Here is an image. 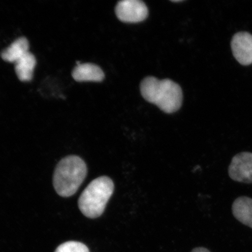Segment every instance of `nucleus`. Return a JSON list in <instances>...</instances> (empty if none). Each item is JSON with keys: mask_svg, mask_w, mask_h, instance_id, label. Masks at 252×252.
I'll use <instances>...</instances> for the list:
<instances>
[{"mask_svg": "<svg viewBox=\"0 0 252 252\" xmlns=\"http://www.w3.org/2000/svg\"><path fill=\"white\" fill-rule=\"evenodd\" d=\"M140 90L144 99L155 104L166 113H174L182 106L181 88L169 79L159 80L156 77H148L141 82Z\"/></svg>", "mask_w": 252, "mask_h": 252, "instance_id": "1", "label": "nucleus"}, {"mask_svg": "<svg viewBox=\"0 0 252 252\" xmlns=\"http://www.w3.org/2000/svg\"><path fill=\"white\" fill-rule=\"evenodd\" d=\"M87 175V166L84 160L77 156H68L56 166L53 186L60 196L70 197L76 193Z\"/></svg>", "mask_w": 252, "mask_h": 252, "instance_id": "2", "label": "nucleus"}, {"mask_svg": "<svg viewBox=\"0 0 252 252\" xmlns=\"http://www.w3.org/2000/svg\"><path fill=\"white\" fill-rule=\"evenodd\" d=\"M114 188V184L108 176L94 179L79 198L78 207L82 213L90 219H96L101 216Z\"/></svg>", "mask_w": 252, "mask_h": 252, "instance_id": "3", "label": "nucleus"}, {"mask_svg": "<svg viewBox=\"0 0 252 252\" xmlns=\"http://www.w3.org/2000/svg\"><path fill=\"white\" fill-rule=\"evenodd\" d=\"M116 16L124 23H137L147 18V5L140 0H124L119 1L115 8Z\"/></svg>", "mask_w": 252, "mask_h": 252, "instance_id": "4", "label": "nucleus"}, {"mask_svg": "<svg viewBox=\"0 0 252 252\" xmlns=\"http://www.w3.org/2000/svg\"><path fill=\"white\" fill-rule=\"evenodd\" d=\"M228 175L235 182L252 184V153L242 152L232 158Z\"/></svg>", "mask_w": 252, "mask_h": 252, "instance_id": "5", "label": "nucleus"}, {"mask_svg": "<svg viewBox=\"0 0 252 252\" xmlns=\"http://www.w3.org/2000/svg\"><path fill=\"white\" fill-rule=\"evenodd\" d=\"M233 55L241 64H252V35L246 32L236 33L231 41Z\"/></svg>", "mask_w": 252, "mask_h": 252, "instance_id": "6", "label": "nucleus"}, {"mask_svg": "<svg viewBox=\"0 0 252 252\" xmlns=\"http://www.w3.org/2000/svg\"><path fill=\"white\" fill-rule=\"evenodd\" d=\"M72 75L74 80L78 82H100L105 77L102 69L93 63H81L77 65L72 71Z\"/></svg>", "mask_w": 252, "mask_h": 252, "instance_id": "7", "label": "nucleus"}, {"mask_svg": "<svg viewBox=\"0 0 252 252\" xmlns=\"http://www.w3.org/2000/svg\"><path fill=\"white\" fill-rule=\"evenodd\" d=\"M233 216L238 221L252 228V198L239 197L232 206Z\"/></svg>", "mask_w": 252, "mask_h": 252, "instance_id": "8", "label": "nucleus"}, {"mask_svg": "<svg viewBox=\"0 0 252 252\" xmlns=\"http://www.w3.org/2000/svg\"><path fill=\"white\" fill-rule=\"evenodd\" d=\"M29 48L28 39L26 37H21L3 50L1 58L5 62L15 63L29 52Z\"/></svg>", "mask_w": 252, "mask_h": 252, "instance_id": "9", "label": "nucleus"}, {"mask_svg": "<svg viewBox=\"0 0 252 252\" xmlns=\"http://www.w3.org/2000/svg\"><path fill=\"white\" fill-rule=\"evenodd\" d=\"M36 64L35 57L30 52L15 63V70L22 81H30L32 79L34 68Z\"/></svg>", "mask_w": 252, "mask_h": 252, "instance_id": "10", "label": "nucleus"}, {"mask_svg": "<svg viewBox=\"0 0 252 252\" xmlns=\"http://www.w3.org/2000/svg\"><path fill=\"white\" fill-rule=\"evenodd\" d=\"M55 252H90L86 245L76 241L63 243L56 249Z\"/></svg>", "mask_w": 252, "mask_h": 252, "instance_id": "11", "label": "nucleus"}, {"mask_svg": "<svg viewBox=\"0 0 252 252\" xmlns=\"http://www.w3.org/2000/svg\"><path fill=\"white\" fill-rule=\"evenodd\" d=\"M191 252H210V251L208 250L206 248L200 247L194 248Z\"/></svg>", "mask_w": 252, "mask_h": 252, "instance_id": "12", "label": "nucleus"}]
</instances>
